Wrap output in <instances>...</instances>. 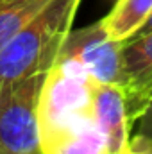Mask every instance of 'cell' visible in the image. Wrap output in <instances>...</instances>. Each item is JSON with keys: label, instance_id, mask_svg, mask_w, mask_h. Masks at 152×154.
<instances>
[{"label": "cell", "instance_id": "obj_1", "mask_svg": "<svg viewBox=\"0 0 152 154\" xmlns=\"http://www.w3.org/2000/svg\"><path fill=\"white\" fill-rule=\"evenodd\" d=\"M81 0H52L0 48V90L22 77L48 72L72 31Z\"/></svg>", "mask_w": 152, "mask_h": 154}, {"label": "cell", "instance_id": "obj_2", "mask_svg": "<svg viewBox=\"0 0 152 154\" xmlns=\"http://www.w3.org/2000/svg\"><path fill=\"white\" fill-rule=\"evenodd\" d=\"M47 72L27 75L0 90V154L39 151V97Z\"/></svg>", "mask_w": 152, "mask_h": 154}, {"label": "cell", "instance_id": "obj_3", "mask_svg": "<svg viewBox=\"0 0 152 154\" xmlns=\"http://www.w3.org/2000/svg\"><path fill=\"white\" fill-rule=\"evenodd\" d=\"M54 65H66L82 70L95 82L120 86L122 43L108 36L102 22L70 31L63 41Z\"/></svg>", "mask_w": 152, "mask_h": 154}, {"label": "cell", "instance_id": "obj_4", "mask_svg": "<svg viewBox=\"0 0 152 154\" xmlns=\"http://www.w3.org/2000/svg\"><path fill=\"white\" fill-rule=\"evenodd\" d=\"M120 88L125 97L131 125L141 116L152 99V31L122 43Z\"/></svg>", "mask_w": 152, "mask_h": 154}, {"label": "cell", "instance_id": "obj_5", "mask_svg": "<svg viewBox=\"0 0 152 154\" xmlns=\"http://www.w3.org/2000/svg\"><path fill=\"white\" fill-rule=\"evenodd\" d=\"M91 113L97 127L106 138L108 152L122 154L131 140V122L123 91L118 84L93 82Z\"/></svg>", "mask_w": 152, "mask_h": 154}, {"label": "cell", "instance_id": "obj_6", "mask_svg": "<svg viewBox=\"0 0 152 154\" xmlns=\"http://www.w3.org/2000/svg\"><path fill=\"white\" fill-rule=\"evenodd\" d=\"M39 151L41 154H109L95 120L41 133Z\"/></svg>", "mask_w": 152, "mask_h": 154}, {"label": "cell", "instance_id": "obj_7", "mask_svg": "<svg viewBox=\"0 0 152 154\" xmlns=\"http://www.w3.org/2000/svg\"><path fill=\"white\" fill-rule=\"evenodd\" d=\"M150 14L152 0H116L113 9L100 22L109 38L123 43L147 23Z\"/></svg>", "mask_w": 152, "mask_h": 154}, {"label": "cell", "instance_id": "obj_8", "mask_svg": "<svg viewBox=\"0 0 152 154\" xmlns=\"http://www.w3.org/2000/svg\"><path fill=\"white\" fill-rule=\"evenodd\" d=\"M52 0H0V48Z\"/></svg>", "mask_w": 152, "mask_h": 154}, {"label": "cell", "instance_id": "obj_9", "mask_svg": "<svg viewBox=\"0 0 152 154\" xmlns=\"http://www.w3.org/2000/svg\"><path fill=\"white\" fill-rule=\"evenodd\" d=\"M140 125H138V131H136V136L141 138L143 142H147L152 147V99L149 102V106L145 108V111L141 113V116L138 118Z\"/></svg>", "mask_w": 152, "mask_h": 154}, {"label": "cell", "instance_id": "obj_10", "mask_svg": "<svg viewBox=\"0 0 152 154\" xmlns=\"http://www.w3.org/2000/svg\"><path fill=\"white\" fill-rule=\"evenodd\" d=\"M122 154H152V147L147 142H143L141 138H138V136L134 134V136H131V140H129L125 151Z\"/></svg>", "mask_w": 152, "mask_h": 154}, {"label": "cell", "instance_id": "obj_11", "mask_svg": "<svg viewBox=\"0 0 152 154\" xmlns=\"http://www.w3.org/2000/svg\"><path fill=\"white\" fill-rule=\"evenodd\" d=\"M150 31H152V14H150V18L147 20V23H145V25H143L136 34H134V36H138V34H145V32H150Z\"/></svg>", "mask_w": 152, "mask_h": 154}, {"label": "cell", "instance_id": "obj_12", "mask_svg": "<svg viewBox=\"0 0 152 154\" xmlns=\"http://www.w3.org/2000/svg\"><path fill=\"white\" fill-rule=\"evenodd\" d=\"M34 154H41V151H38V152H34Z\"/></svg>", "mask_w": 152, "mask_h": 154}]
</instances>
